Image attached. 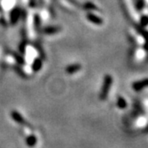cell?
I'll return each mask as SVG.
<instances>
[{
  "instance_id": "obj_1",
  "label": "cell",
  "mask_w": 148,
  "mask_h": 148,
  "mask_svg": "<svg viewBox=\"0 0 148 148\" xmlns=\"http://www.w3.org/2000/svg\"><path fill=\"white\" fill-rule=\"evenodd\" d=\"M111 83H112V79H111V77L110 76H107L106 78V81H105V85H104L103 90H102V92H101V98H105V97H106L108 90H110Z\"/></svg>"
},
{
  "instance_id": "obj_2",
  "label": "cell",
  "mask_w": 148,
  "mask_h": 148,
  "mask_svg": "<svg viewBox=\"0 0 148 148\" xmlns=\"http://www.w3.org/2000/svg\"><path fill=\"white\" fill-rule=\"evenodd\" d=\"M79 65H73V66H69L67 68V72L69 73H73L75 72H77V70H79Z\"/></svg>"
},
{
  "instance_id": "obj_4",
  "label": "cell",
  "mask_w": 148,
  "mask_h": 148,
  "mask_svg": "<svg viewBox=\"0 0 148 148\" xmlns=\"http://www.w3.org/2000/svg\"><path fill=\"white\" fill-rule=\"evenodd\" d=\"M36 64H34V70H39L40 67V65H41V64H40V61L37 59V60H36Z\"/></svg>"
},
{
  "instance_id": "obj_3",
  "label": "cell",
  "mask_w": 148,
  "mask_h": 148,
  "mask_svg": "<svg viewBox=\"0 0 148 148\" xmlns=\"http://www.w3.org/2000/svg\"><path fill=\"white\" fill-rule=\"evenodd\" d=\"M118 105H119V106L120 108H124V107L126 106V103H125V101H124L123 98H120V99L119 100Z\"/></svg>"
}]
</instances>
